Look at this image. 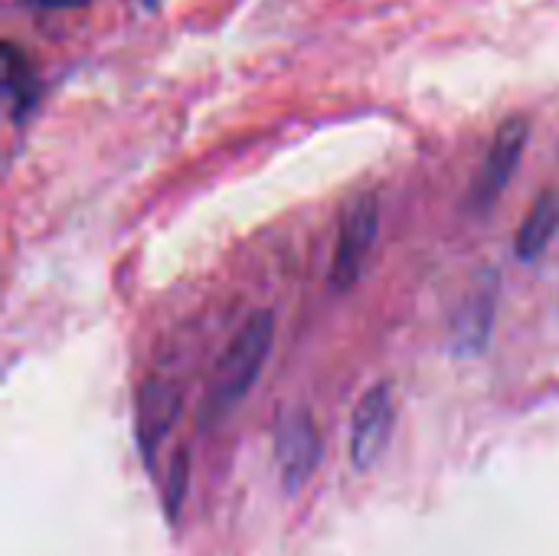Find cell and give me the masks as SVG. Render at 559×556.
I'll return each instance as SVG.
<instances>
[{
	"label": "cell",
	"instance_id": "10",
	"mask_svg": "<svg viewBox=\"0 0 559 556\" xmlns=\"http://www.w3.org/2000/svg\"><path fill=\"white\" fill-rule=\"evenodd\" d=\"M187 488H190V452L177 449L167 469V485H164V514L170 521L180 518L183 501H187Z\"/></svg>",
	"mask_w": 559,
	"mask_h": 556
},
{
	"label": "cell",
	"instance_id": "3",
	"mask_svg": "<svg viewBox=\"0 0 559 556\" xmlns=\"http://www.w3.org/2000/svg\"><path fill=\"white\" fill-rule=\"evenodd\" d=\"M527 138H531V118L524 115H514L508 118L498 131H495V141L481 161V170L468 190V210L485 216L504 193L508 180L514 177L518 164H521V154L527 147Z\"/></svg>",
	"mask_w": 559,
	"mask_h": 556
},
{
	"label": "cell",
	"instance_id": "11",
	"mask_svg": "<svg viewBox=\"0 0 559 556\" xmlns=\"http://www.w3.org/2000/svg\"><path fill=\"white\" fill-rule=\"evenodd\" d=\"M26 3H36V7H82L88 0H26Z\"/></svg>",
	"mask_w": 559,
	"mask_h": 556
},
{
	"label": "cell",
	"instance_id": "9",
	"mask_svg": "<svg viewBox=\"0 0 559 556\" xmlns=\"http://www.w3.org/2000/svg\"><path fill=\"white\" fill-rule=\"evenodd\" d=\"M491 324H495V288H485L481 295L472 298V305H465V311L455 321V351L459 354L485 351Z\"/></svg>",
	"mask_w": 559,
	"mask_h": 556
},
{
	"label": "cell",
	"instance_id": "5",
	"mask_svg": "<svg viewBox=\"0 0 559 556\" xmlns=\"http://www.w3.org/2000/svg\"><path fill=\"white\" fill-rule=\"evenodd\" d=\"M393 423H396L393 393L386 383H377L360 397L350 423V462L357 472H370L380 465L393 436Z\"/></svg>",
	"mask_w": 559,
	"mask_h": 556
},
{
	"label": "cell",
	"instance_id": "6",
	"mask_svg": "<svg viewBox=\"0 0 559 556\" xmlns=\"http://www.w3.org/2000/svg\"><path fill=\"white\" fill-rule=\"evenodd\" d=\"M180 390L177 383L164 380V377H151L141 383L138 390V410H134V433H138V446L144 462H154V452L160 449V442L170 436V429L180 419Z\"/></svg>",
	"mask_w": 559,
	"mask_h": 556
},
{
	"label": "cell",
	"instance_id": "4",
	"mask_svg": "<svg viewBox=\"0 0 559 556\" xmlns=\"http://www.w3.org/2000/svg\"><path fill=\"white\" fill-rule=\"evenodd\" d=\"M321 456H324V442L311 413L308 410L292 413L278 426V439H275V462H278V478H282L285 495L292 498L301 495V488L318 472Z\"/></svg>",
	"mask_w": 559,
	"mask_h": 556
},
{
	"label": "cell",
	"instance_id": "1",
	"mask_svg": "<svg viewBox=\"0 0 559 556\" xmlns=\"http://www.w3.org/2000/svg\"><path fill=\"white\" fill-rule=\"evenodd\" d=\"M275 344V318L272 311H255L246 318V324L236 331V338L226 344L223 357L216 360L213 380L203 397L200 426H219L255 387L269 354Z\"/></svg>",
	"mask_w": 559,
	"mask_h": 556
},
{
	"label": "cell",
	"instance_id": "8",
	"mask_svg": "<svg viewBox=\"0 0 559 556\" xmlns=\"http://www.w3.org/2000/svg\"><path fill=\"white\" fill-rule=\"evenodd\" d=\"M3 98H7V111L13 121H23L39 98V75L29 62V56L7 43L3 46Z\"/></svg>",
	"mask_w": 559,
	"mask_h": 556
},
{
	"label": "cell",
	"instance_id": "7",
	"mask_svg": "<svg viewBox=\"0 0 559 556\" xmlns=\"http://www.w3.org/2000/svg\"><path fill=\"white\" fill-rule=\"evenodd\" d=\"M559 233V187H547L537 200H534V206H531V213H527V220L521 223V229H518V259H524V262H534V259H540L544 252H547V246L557 239Z\"/></svg>",
	"mask_w": 559,
	"mask_h": 556
},
{
	"label": "cell",
	"instance_id": "2",
	"mask_svg": "<svg viewBox=\"0 0 559 556\" xmlns=\"http://www.w3.org/2000/svg\"><path fill=\"white\" fill-rule=\"evenodd\" d=\"M377 233H380V200L377 193H364L344 210L337 229V246L331 256V279H328L334 292H350L360 282L367 259L377 246Z\"/></svg>",
	"mask_w": 559,
	"mask_h": 556
}]
</instances>
